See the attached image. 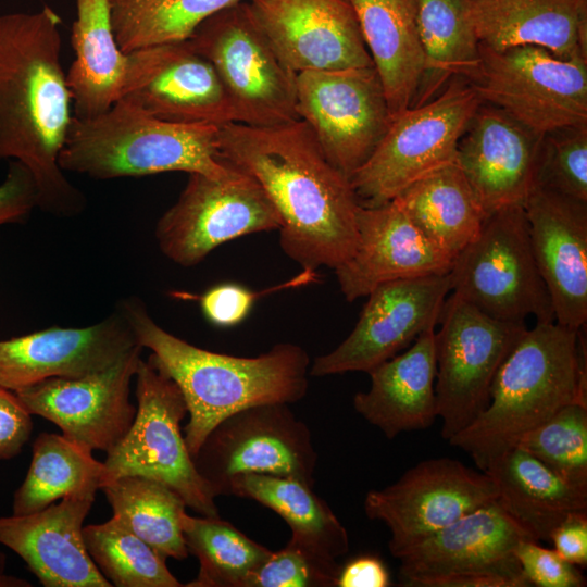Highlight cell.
<instances>
[{
  "mask_svg": "<svg viewBox=\"0 0 587 587\" xmlns=\"http://www.w3.org/2000/svg\"><path fill=\"white\" fill-rule=\"evenodd\" d=\"M586 357L583 328L536 322L502 362L486 409L449 444L485 470L564 405L587 403Z\"/></svg>",
  "mask_w": 587,
  "mask_h": 587,
  "instance_id": "cell-4",
  "label": "cell"
},
{
  "mask_svg": "<svg viewBox=\"0 0 587 587\" xmlns=\"http://www.w3.org/2000/svg\"><path fill=\"white\" fill-rule=\"evenodd\" d=\"M38 208V189L32 172L20 161L10 160L0 184V225L23 223Z\"/></svg>",
  "mask_w": 587,
  "mask_h": 587,
  "instance_id": "cell-43",
  "label": "cell"
},
{
  "mask_svg": "<svg viewBox=\"0 0 587 587\" xmlns=\"http://www.w3.org/2000/svg\"><path fill=\"white\" fill-rule=\"evenodd\" d=\"M61 22L48 5L0 15V160L20 161L32 172L38 208L74 216L86 198L59 165L73 118Z\"/></svg>",
  "mask_w": 587,
  "mask_h": 587,
  "instance_id": "cell-2",
  "label": "cell"
},
{
  "mask_svg": "<svg viewBox=\"0 0 587 587\" xmlns=\"http://www.w3.org/2000/svg\"><path fill=\"white\" fill-rule=\"evenodd\" d=\"M451 292L448 274L392 280L366 297L349 336L329 353L314 359L311 376L370 373L395 357L429 327H436Z\"/></svg>",
  "mask_w": 587,
  "mask_h": 587,
  "instance_id": "cell-16",
  "label": "cell"
},
{
  "mask_svg": "<svg viewBox=\"0 0 587 587\" xmlns=\"http://www.w3.org/2000/svg\"><path fill=\"white\" fill-rule=\"evenodd\" d=\"M296 111L328 161L349 179L392 118L374 66L297 73Z\"/></svg>",
  "mask_w": 587,
  "mask_h": 587,
  "instance_id": "cell-14",
  "label": "cell"
},
{
  "mask_svg": "<svg viewBox=\"0 0 587 587\" xmlns=\"http://www.w3.org/2000/svg\"><path fill=\"white\" fill-rule=\"evenodd\" d=\"M540 137L502 110L480 104L459 141L455 162L486 215L524 205L535 183Z\"/></svg>",
  "mask_w": 587,
  "mask_h": 587,
  "instance_id": "cell-24",
  "label": "cell"
},
{
  "mask_svg": "<svg viewBox=\"0 0 587 587\" xmlns=\"http://www.w3.org/2000/svg\"><path fill=\"white\" fill-rule=\"evenodd\" d=\"M495 482L499 505L536 541L574 513H587V489L578 488L515 446L483 470Z\"/></svg>",
  "mask_w": 587,
  "mask_h": 587,
  "instance_id": "cell-28",
  "label": "cell"
},
{
  "mask_svg": "<svg viewBox=\"0 0 587 587\" xmlns=\"http://www.w3.org/2000/svg\"><path fill=\"white\" fill-rule=\"evenodd\" d=\"M389 585L390 577L385 564L376 557L361 555L340 569L336 586L387 587Z\"/></svg>",
  "mask_w": 587,
  "mask_h": 587,
  "instance_id": "cell-47",
  "label": "cell"
},
{
  "mask_svg": "<svg viewBox=\"0 0 587 587\" xmlns=\"http://www.w3.org/2000/svg\"><path fill=\"white\" fill-rule=\"evenodd\" d=\"M535 261L557 323L587 322V202L533 187L524 202Z\"/></svg>",
  "mask_w": 587,
  "mask_h": 587,
  "instance_id": "cell-22",
  "label": "cell"
},
{
  "mask_svg": "<svg viewBox=\"0 0 587 587\" xmlns=\"http://www.w3.org/2000/svg\"><path fill=\"white\" fill-rule=\"evenodd\" d=\"M247 0H110L115 39L125 53L188 40L217 12Z\"/></svg>",
  "mask_w": 587,
  "mask_h": 587,
  "instance_id": "cell-37",
  "label": "cell"
},
{
  "mask_svg": "<svg viewBox=\"0 0 587 587\" xmlns=\"http://www.w3.org/2000/svg\"><path fill=\"white\" fill-rule=\"evenodd\" d=\"M149 360L179 387L188 410L184 428L192 457L210 430L228 415L263 403H294L308 390L310 359L294 344L275 345L253 358L209 351L166 332L137 297L118 302Z\"/></svg>",
  "mask_w": 587,
  "mask_h": 587,
  "instance_id": "cell-3",
  "label": "cell"
},
{
  "mask_svg": "<svg viewBox=\"0 0 587 587\" xmlns=\"http://www.w3.org/2000/svg\"><path fill=\"white\" fill-rule=\"evenodd\" d=\"M341 566L289 540L249 576L245 587H335Z\"/></svg>",
  "mask_w": 587,
  "mask_h": 587,
  "instance_id": "cell-41",
  "label": "cell"
},
{
  "mask_svg": "<svg viewBox=\"0 0 587 587\" xmlns=\"http://www.w3.org/2000/svg\"><path fill=\"white\" fill-rule=\"evenodd\" d=\"M448 275L451 292L496 320L555 321L523 205L488 214L478 234L453 259Z\"/></svg>",
  "mask_w": 587,
  "mask_h": 587,
  "instance_id": "cell-7",
  "label": "cell"
},
{
  "mask_svg": "<svg viewBox=\"0 0 587 587\" xmlns=\"http://www.w3.org/2000/svg\"><path fill=\"white\" fill-rule=\"evenodd\" d=\"M467 80L483 102L538 136L587 125V59H563L537 46H483Z\"/></svg>",
  "mask_w": 587,
  "mask_h": 587,
  "instance_id": "cell-9",
  "label": "cell"
},
{
  "mask_svg": "<svg viewBox=\"0 0 587 587\" xmlns=\"http://www.w3.org/2000/svg\"><path fill=\"white\" fill-rule=\"evenodd\" d=\"M438 324L435 394L440 434L449 440L486 409L494 379L527 326L496 320L453 292Z\"/></svg>",
  "mask_w": 587,
  "mask_h": 587,
  "instance_id": "cell-10",
  "label": "cell"
},
{
  "mask_svg": "<svg viewBox=\"0 0 587 587\" xmlns=\"http://www.w3.org/2000/svg\"><path fill=\"white\" fill-rule=\"evenodd\" d=\"M114 517L165 559L184 560L189 553L180 526L186 502L174 489L155 479L126 475L103 483Z\"/></svg>",
  "mask_w": 587,
  "mask_h": 587,
  "instance_id": "cell-35",
  "label": "cell"
},
{
  "mask_svg": "<svg viewBox=\"0 0 587 587\" xmlns=\"http://www.w3.org/2000/svg\"><path fill=\"white\" fill-rule=\"evenodd\" d=\"M461 78H452L435 98L392 116L371 157L350 177L363 205L389 202L422 176L455 162L459 141L483 103Z\"/></svg>",
  "mask_w": 587,
  "mask_h": 587,
  "instance_id": "cell-6",
  "label": "cell"
},
{
  "mask_svg": "<svg viewBox=\"0 0 587 587\" xmlns=\"http://www.w3.org/2000/svg\"><path fill=\"white\" fill-rule=\"evenodd\" d=\"M135 378L136 416L107 452L100 486L121 476H143L174 489L200 515L220 516L216 497L197 472L182 434L188 410L179 387L149 359H140Z\"/></svg>",
  "mask_w": 587,
  "mask_h": 587,
  "instance_id": "cell-8",
  "label": "cell"
},
{
  "mask_svg": "<svg viewBox=\"0 0 587 587\" xmlns=\"http://www.w3.org/2000/svg\"><path fill=\"white\" fill-rule=\"evenodd\" d=\"M279 228L277 211L251 176L239 170L226 179L192 173L158 221L155 239L166 258L190 267L222 243Z\"/></svg>",
  "mask_w": 587,
  "mask_h": 587,
  "instance_id": "cell-13",
  "label": "cell"
},
{
  "mask_svg": "<svg viewBox=\"0 0 587 587\" xmlns=\"http://www.w3.org/2000/svg\"><path fill=\"white\" fill-rule=\"evenodd\" d=\"M392 200L453 259L478 234L487 216L457 162L427 173Z\"/></svg>",
  "mask_w": 587,
  "mask_h": 587,
  "instance_id": "cell-31",
  "label": "cell"
},
{
  "mask_svg": "<svg viewBox=\"0 0 587 587\" xmlns=\"http://www.w3.org/2000/svg\"><path fill=\"white\" fill-rule=\"evenodd\" d=\"M479 46H537L587 59V0H466Z\"/></svg>",
  "mask_w": 587,
  "mask_h": 587,
  "instance_id": "cell-26",
  "label": "cell"
},
{
  "mask_svg": "<svg viewBox=\"0 0 587 587\" xmlns=\"http://www.w3.org/2000/svg\"><path fill=\"white\" fill-rule=\"evenodd\" d=\"M142 349L137 345L103 371L79 378H48L14 392L32 415L54 423L79 445L107 453L135 420L130 383Z\"/></svg>",
  "mask_w": 587,
  "mask_h": 587,
  "instance_id": "cell-18",
  "label": "cell"
},
{
  "mask_svg": "<svg viewBox=\"0 0 587 587\" xmlns=\"http://www.w3.org/2000/svg\"><path fill=\"white\" fill-rule=\"evenodd\" d=\"M414 7L424 54L422 103L451 77L469 80L478 67L480 48L466 0H414Z\"/></svg>",
  "mask_w": 587,
  "mask_h": 587,
  "instance_id": "cell-33",
  "label": "cell"
},
{
  "mask_svg": "<svg viewBox=\"0 0 587 587\" xmlns=\"http://www.w3.org/2000/svg\"><path fill=\"white\" fill-rule=\"evenodd\" d=\"M188 42L214 67L237 123L268 126L299 118L297 73L273 50L247 1L209 17Z\"/></svg>",
  "mask_w": 587,
  "mask_h": 587,
  "instance_id": "cell-11",
  "label": "cell"
},
{
  "mask_svg": "<svg viewBox=\"0 0 587 587\" xmlns=\"http://www.w3.org/2000/svg\"><path fill=\"white\" fill-rule=\"evenodd\" d=\"M524 539L534 540L496 500L405 551L398 558L399 578L403 586L423 587L429 579L464 572L524 575L514 554Z\"/></svg>",
  "mask_w": 587,
  "mask_h": 587,
  "instance_id": "cell-25",
  "label": "cell"
},
{
  "mask_svg": "<svg viewBox=\"0 0 587 587\" xmlns=\"http://www.w3.org/2000/svg\"><path fill=\"white\" fill-rule=\"evenodd\" d=\"M495 482L451 458L424 460L394 484L370 490L363 508L390 532L388 548L398 559L414 545L471 511L497 500Z\"/></svg>",
  "mask_w": 587,
  "mask_h": 587,
  "instance_id": "cell-15",
  "label": "cell"
},
{
  "mask_svg": "<svg viewBox=\"0 0 587 587\" xmlns=\"http://www.w3.org/2000/svg\"><path fill=\"white\" fill-rule=\"evenodd\" d=\"M260 296L245 286L225 283L208 289L199 297L205 319L213 325L230 327L240 323Z\"/></svg>",
  "mask_w": 587,
  "mask_h": 587,
  "instance_id": "cell-44",
  "label": "cell"
},
{
  "mask_svg": "<svg viewBox=\"0 0 587 587\" xmlns=\"http://www.w3.org/2000/svg\"><path fill=\"white\" fill-rule=\"evenodd\" d=\"M188 553L199 561L187 587H245L249 576L272 553L220 516L180 515Z\"/></svg>",
  "mask_w": 587,
  "mask_h": 587,
  "instance_id": "cell-36",
  "label": "cell"
},
{
  "mask_svg": "<svg viewBox=\"0 0 587 587\" xmlns=\"http://www.w3.org/2000/svg\"><path fill=\"white\" fill-rule=\"evenodd\" d=\"M97 490L68 495L30 514L0 517V544L14 551L45 587L112 586L83 537Z\"/></svg>",
  "mask_w": 587,
  "mask_h": 587,
  "instance_id": "cell-23",
  "label": "cell"
},
{
  "mask_svg": "<svg viewBox=\"0 0 587 587\" xmlns=\"http://www.w3.org/2000/svg\"><path fill=\"white\" fill-rule=\"evenodd\" d=\"M524 575L495 571H474L439 576L427 580L423 587H528Z\"/></svg>",
  "mask_w": 587,
  "mask_h": 587,
  "instance_id": "cell-48",
  "label": "cell"
},
{
  "mask_svg": "<svg viewBox=\"0 0 587 587\" xmlns=\"http://www.w3.org/2000/svg\"><path fill=\"white\" fill-rule=\"evenodd\" d=\"M217 155L262 187L280 218V247L303 270H335L350 259L361 203L305 122L222 125Z\"/></svg>",
  "mask_w": 587,
  "mask_h": 587,
  "instance_id": "cell-1",
  "label": "cell"
},
{
  "mask_svg": "<svg viewBox=\"0 0 587 587\" xmlns=\"http://www.w3.org/2000/svg\"><path fill=\"white\" fill-rule=\"evenodd\" d=\"M435 328L425 329L407 351L372 370L369 390L353 397L354 410L388 439L425 429L438 417Z\"/></svg>",
  "mask_w": 587,
  "mask_h": 587,
  "instance_id": "cell-27",
  "label": "cell"
},
{
  "mask_svg": "<svg viewBox=\"0 0 587 587\" xmlns=\"http://www.w3.org/2000/svg\"><path fill=\"white\" fill-rule=\"evenodd\" d=\"M515 558L528 583L538 587H583L586 579L579 569L565 561L554 549L538 541L521 540L514 550Z\"/></svg>",
  "mask_w": 587,
  "mask_h": 587,
  "instance_id": "cell-42",
  "label": "cell"
},
{
  "mask_svg": "<svg viewBox=\"0 0 587 587\" xmlns=\"http://www.w3.org/2000/svg\"><path fill=\"white\" fill-rule=\"evenodd\" d=\"M139 345L116 309L86 327H50L0 340V386L17 391L48 378L103 371Z\"/></svg>",
  "mask_w": 587,
  "mask_h": 587,
  "instance_id": "cell-20",
  "label": "cell"
},
{
  "mask_svg": "<svg viewBox=\"0 0 587 587\" xmlns=\"http://www.w3.org/2000/svg\"><path fill=\"white\" fill-rule=\"evenodd\" d=\"M273 50L295 73L374 66L347 0H247Z\"/></svg>",
  "mask_w": 587,
  "mask_h": 587,
  "instance_id": "cell-19",
  "label": "cell"
},
{
  "mask_svg": "<svg viewBox=\"0 0 587 587\" xmlns=\"http://www.w3.org/2000/svg\"><path fill=\"white\" fill-rule=\"evenodd\" d=\"M534 187L587 202V125L540 137Z\"/></svg>",
  "mask_w": 587,
  "mask_h": 587,
  "instance_id": "cell-40",
  "label": "cell"
},
{
  "mask_svg": "<svg viewBox=\"0 0 587 587\" xmlns=\"http://www.w3.org/2000/svg\"><path fill=\"white\" fill-rule=\"evenodd\" d=\"M218 127L163 121L118 99L97 116L73 115L59 165L100 180L165 172L226 179L237 170L217 155Z\"/></svg>",
  "mask_w": 587,
  "mask_h": 587,
  "instance_id": "cell-5",
  "label": "cell"
},
{
  "mask_svg": "<svg viewBox=\"0 0 587 587\" xmlns=\"http://www.w3.org/2000/svg\"><path fill=\"white\" fill-rule=\"evenodd\" d=\"M347 1L395 116L413 105L424 76L414 0Z\"/></svg>",
  "mask_w": 587,
  "mask_h": 587,
  "instance_id": "cell-29",
  "label": "cell"
},
{
  "mask_svg": "<svg viewBox=\"0 0 587 587\" xmlns=\"http://www.w3.org/2000/svg\"><path fill=\"white\" fill-rule=\"evenodd\" d=\"M5 567V557L0 552V586H9L11 584V576L5 575L4 572Z\"/></svg>",
  "mask_w": 587,
  "mask_h": 587,
  "instance_id": "cell-49",
  "label": "cell"
},
{
  "mask_svg": "<svg viewBox=\"0 0 587 587\" xmlns=\"http://www.w3.org/2000/svg\"><path fill=\"white\" fill-rule=\"evenodd\" d=\"M32 416L14 391L0 386V461L22 452L33 432Z\"/></svg>",
  "mask_w": 587,
  "mask_h": 587,
  "instance_id": "cell-45",
  "label": "cell"
},
{
  "mask_svg": "<svg viewBox=\"0 0 587 587\" xmlns=\"http://www.w3.org/2000/svg\"><path fill=\"white\" fill-rule=\"evenodd\" d=\"M86 549L101 574L116 587H182L165 558L112 516L83 527Z\"/></svg>",
  "mask_w": 587,
  "mask_h": 587,
  "instance_id": "cell-38",
  "label": "cell"
},
{
  "mask_svg": "<svg viewBox=\"0 0 587 587\" xmlns=\"http://www.w3.org/2000/svg\"><path fill=\"white\" fill-rule=\"evenodd\" d=\"M192 462L217 496L240 474L290 477L313 487L317 453L308 425L288 403L239 410L214 426Z\"/></svg>",
  "mask_w": 587,
  "mask_h": 587,
  "instance_id": "cell-12",
  "label": "cell"
},
{
  "mask_svg": "<svg viewBox=\"0 0 587 587\" xmlns=\"http://www.w3.org/2000/svg\"><path fill=\"white\" fill-rule=\"evenodd\" d=\"M358 243L334 271L347 301L366 297L377 286L399 279L448 274L453 258L432 242L396 200L360 204Z\"/></svg>",
  "mask_w": 587,
  "mask_h": 587,
  "instance_id": "cell-21",
  "label": "cell"
},
{
  "mask_svg": "<svg viewBox=\"0 0 587 587\" xmlns=\"http://www.w3.org/2000/svg\"><path fill=\"white\" fill-rule=\"evenodd\" d=\"M103 462L92 450L54 433H41L33 442L32 461L13 496L12 514H30L68 495L98 488Z\"/></svg>",
  "mask_w": 587,
  "mask_h": 587,
  "instance_id": "cell-34",
  "label": "cell"
},
{
  "mask_svg": "<svg viewBox=\"0 0 587 587\" xmlns=\"http://www.w3.org/2000/svg\"><path fill=\"white\" fill-rule=\"evenodd\" d=\"M516 446L567 483L587 489V403L564 405Z\"/></svg>",
  "mask_w": 587,
  "mask_h": 587,
  "instance_id": "cell-39",
  "label": "cell"
},
{
  "mask_svg": "<svg viewBox=\"0 0 587 587\" xmlns=\"http://www.w3.org/2000/svg\"><path fill=\"white\" fill-rule=\"evenodd\" d=\"M226 496L254 500L273 510L289 525L290 540L337 561L349 550V536L329 505L313 487L295 478L267 474L233 477Z\"/></svg>",
  "mask_w": 587,
  "mask_h": 587,
  "instance_id": "cell-32",
  "label": "cell"
},
{
  "mask_svg": "<svg viewBox=\"0 0 587 587\" xmlns=\"http://www.w3.org/2000/svg\"><path fill=\"white\" fill-rule=\"evenodd\" d=\"M120 99L167 122L237 123L217 73L188 40L128 52Z\"/></svg>",
  "mask_w": 587,
  "mask_h": 587,
  "instance_id": "cell-17",
  "label": "cell"
},
{
  "mask_svg": "<svg viewBox=\"0 0 587 587\" xmlns=\"http://www.w3.org/2000/svg\"><path fill=\"white\" fill-rule=\"evenodd\" d=\"M75 4L71 30L75 60L66 82L73 115L88 118L108 111L120 99L127 53L114 36L110 0H75Z\"/></svg>",
  "mask_w": 587,
  "mask_h": 587,
  "instance_id": "cell-30",
  "label": "cell"
},
{
  "mask_svg": "<svg viewBox=\"0 0 587 587\" xmlns=\"http://www.w3.org/2000/svg\"><path fill=\"white\" fill-rule=\"evenodd\" d=\"M555 552L576 566L587 565V513H574L562 521L551 533Z\"/></svg>",
  "mask_w": 587,
  "mask_h": 587,
  "instance_id": "cell-46",
  "label": "cell"
}]
</instances>
